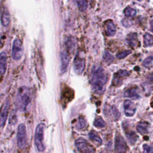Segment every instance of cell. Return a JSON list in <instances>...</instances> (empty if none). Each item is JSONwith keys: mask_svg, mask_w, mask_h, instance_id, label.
Segmentation results:
<instances>
[{"mask_svg": "<svg viewBox=\"0 0 153 153\" xmlns=\"http://www.w3.org/2000/svg\"><path fill=\"white\" fill-rule=\"evenodd\" d=\"M85 63L84 58L78 53L76 54L74 60V69L77 74L81 75L83 72L85 68Z\"/></svg>", "mask_w": 153, "mask_h": 153, "instance_id": "52a82bcc", "label": "cell"}, {"mask_svg": "<svg viewBox=\"0 0 153 153\" xmlns=\"http://www.w3.org/2000/svg\"><path fill=\"white\" fill-rule=\"evenodd\" d=\"M126 137L131 145L134 144L138 139V136L133 131H128L126 133Z\"/></svg>", "mask_w": 153, "mask_h": 153, "instance_id": "ffe728a7", "label": "cell"}, {"mask_svg": "<svg viewBox=\"0 0 153 153\" xmlns=\"http://www.w3.org/2000/svg\"><path fill=\"white\" fill-rule=\"evenodd\" d=\"M88 136L90 140L94 142L97 145H100L102 143V140L99 134L94 131H91L88 133Z\"/></svg>", "mask_w": 153, "mask_h": 153, "instance_id": "d6986e66", "label": "cell"}, {"mask_svg": "<svg viewBox=\"0 0 153 153\" xmlns=\"http://www.w3.org/2000/svg\"><path fill=\"white\" fill-rule=\"evenodd\" d=\"M123 106L124 109V113L126 116L131 117L135 114L136 108L135 105L131 101L129 100H125L123 103Z\"/></svg>", "mask_w": 153, "mask_h": 153, "instance_id": "7c38bea8", "label": "cell"}, {"mask_svg": "<svg viewBox=\"0 0 153 153\" xmlns=\"http://www.w3.org/2000/svg\"><path fill=\"white\" fill-rule=\"evenodd\" d=\"M23 53V46L22 41L19 38H15L13 42L11 56L15 60L21 59Z\"/></svg>", "mask_w": 153, "mask_h": 153, "instance_id": "5b68a950", "label": "cell"}, {"mask_svg": "<svg viewBox=\"0 0 153 153\" xmlns=\"http://www.w3.org/2000/svg\"><path fill=\"white\" fill-rule=\"evenodd\" d=\"M129 75V72L127 71L126 70H120L118 71L117 73H115L114 75L113 78V83L115 85H118L120 84V82H121V78H124V76H128Z\"/></svg>", "mask_w": 153, "mask_h": 153, "instance_id": "5bb4252c", "label": "cell"}, {"mask_svg": "<svg viewBox=\"0 0 153 153\" xmlns=\"http://www.w3.org/2000/svg\"><path fill=\"white\" fill-rule=\"evenodd\" d=\"M75 145L79 153L96 152L95 148L82 137L78 138L75 142Z\"/></svg>", "mask_w": 153, "mask_h": 153, "instance_id": "277c9868", "label": "cell"}, {"mask_svg": "<svg viewBox=\"0 0 153 153\" xmlns=\"http://www.w3.org/2000/svg\"><path fill=\"white\" fill-rule=\"evenodd\" d=\"M99 153H103V152H99Z\"/></svg>", "mask_w": 153, "mask_h": 153, "instance_id": "e575fe53", "label": "cell"}, {"mask_svg": "<svg viewBox=\"0 0 153 153\" xmlns=\"http://www.w3.org/2000/svg\"><path fill=\"white\" fill-rule=\"evenodd\" d=\"M93 124L96 127L100 128L105 127V126L106 125V123L102 118L98 117V118L95 119Z\"/></svg>", "mask_w": 153, "mask_h": 153, "instance_id": "cb8c5ba5", "label": "cell"}, {"mask_svg": "<svg viewBox=\"0 0 153 153\" xmlns=\"http://www.w3.org/2000/svg\"><path fill=\"white\" fill-rule=\"evenodd\" d=\"M153 61V56H149L147 58H146L142 63L143 66H144L145 67H147Z\"/></svg>", "mask_w": 153, "mask_h": 153, "instance_id": "4dcf8cb0", "label": "cell"}, {"mask_svg": "<svg viewBox=\"0 0 153 153\" xmlns=\"http://www.w3.org/2000/svg\"><path fill=\"white\" fill-rule=\"evenodd\" d=\"M143 153H153V148L148 144H144L142 146Z\"/></svg>", "mask_w": 153, "mask_h": 153, "instance_id": "f546056e", "label": "cell"}, {"mask_svg": "<svg viewBox=\"0 0 153 153\" xmlns=\"http://www.w3.org/2000/svg\"><path fill=\"white\" fill-rule=\"evenodd\" d=\"M148 79H149V81H151V82H153V73H152L151 74H150V75L148 76Z\"/></svg>", "mask_w": 153, "mask_h": 153, "instance_id": "d6a6232c", "label": "cell"}, {"mask_svg": "<svg viewBox=\"0 0 153 153\" xmlns=\"http://www.w3.org/2000/svg\"><path fill=\"white\" fill-rule=\"evenodd\" d=\"M107 80L108 76L103 69L99 66H94L90 76V82L93 90L97 93H102Z\"/></svg>", "mask_w": 153, "mask_h": 153, "instance_id": "6da1fadb", "label": "cell"}, {"mask_svg": "<svg viewBox=\"0 0 153 153\" xmlns=\"http://www.w3.org/2000/svg\"><path fill=\"white\" fill-rule=\"evenodd\" d=\"M60 71L62 73H64L66 71L69 60H70V56L69 53L63 50L60 51Z\"/></svg>", "mask_w": 153, "mask_h": 153, "instance_id": "8fae6325", "label": "cell"}, {"mask_svg": "<svg viewBox=\"0 0 153 153\" xmlns=\"http://www.w3.org/2000/svg\"><path fill=\"white\" fill-rule=\"evenodd\" d=\"M17 142L19 148H24L27 143L26 129L24 124L19 125L17 132Z\"/></svg>", "mask_w": 153, "mask_h": 153, "instance_id": "8992f818", "label": "cell"}, {"mask_svg": "<svg viewBox=\"0 0 153 153\" xmlns=\"http://www.w3.org/2000/svg\"><path fill=\"white\" fill-rule=\"evenodd\" d=\"M114 56L111 54H110V53L107 51H105L103 56V60L104 62H105L106 63H111L114 60Z\"/></svg>", "mask_w": 153, "mask_h": 153, "instance_id": "4316f807", "label": "cell"}, {"mask_svg": "<svg viewBox=\"0 0 153 153\" xmlns=\"http://www.w3.org/2000/svg\"><path fill=\"white\" fill-rule=\"evenodd\" d=\"M124 13L125 14V15L127 17H133L134 16L136 15V10L134 8H132L131 7H127L125 8Z\"/></svg>", "mask_w": 153, "mask_h": 153, "instance_id": "484cf974", "label": "cell"}, {"mask_svg": "<svg viewBox=\"0 0 153 153\" xmlns=\"http://www.w3.org/2000/svg\"><path fill=\"white\" fill-rule=\"evenodd\" d=\"M149 123L146 121H140L137 123L136 126L137 131L141 134L148 133Z\"/></svg>", "mask_w": 153, "mask_h": 153, "instance_id": "2e32d148", "label": "cell"}, {"mask_svg": "<svg viewBox=\"0 0 153 153\" xmlns=\"http://www.w3.org/2000/svg\"><path fill=\"white\" fill-rule=\"evenodd\" d=\"M105 27H106V33L109 36H112L115 34L116 29H115V26L111 20H108L106 22L105 24Z\"/></svg>", "mask_w": 153, "mask_h": 153, "instance_id": "ac0fdd59", "label": "cell"}, {"mask_svg": "<svg viewBox=\"0 0 153 153\" xmlns=\"http://www.w3.org/2000/svg\"><path fill=\"white\" fill-rule=\"evenodd\" d=\"M127 146L124 138L120 134H117L115 137V153H125Z\"/></svg>", "mask_w": 153, "mask_h": 153, "instance_id": "ba28073f", "label": "cell"}, {"mask_svg": "<svg viewBox=\"0 0 153 153\" xmlns=\"http://www.w3.org/2000/svg\"><path fill=\"white\" fill-rule=\"evenodd\" d=\"M126 41L128 45H130L131 47L136 46L139 43L137 39V34L136 33H130L128 34L126 37Z\"/></svg>", "mask_w": 153, "mask_h": 153, "instance_id": "9a60e30c", "label": "cell"}, {"mask_svg": "<svg viewBox=\"0 0 153 153\" xmlns=\"http://www.w3.org/2000/svg\"><path fill=\"white\" fill-rule=\"evenodd\" d=\"M150 24H151V30H152V31L153 32V19L151 21V23H150Z\"/></svg>", "mask_w": 153, "mask_h": 153, "instance_id": "836d02e7", "label": "cell"}, {"mask_svg": "<svg viewBox=\"0 0 153 153\" xmlns=\"http://www.w3.org/2000/svg\"><path fill=\"white\" fill-rule=\"evenodd\" d=\"M10 106V100H6L1 108V109H0V126L1 127H3L6 123Z\"/></svg>", "mask_w": 153, "mask_h": 153, "instance_id": "9c48e42d", "label": "cell"}, {"mask_svg": "<svg viewBox=\"0 0 153 153\" xmlns=\"http://www.w3.org/2000/svg\"><path fill=\"white\" fill-rule=\"evenodd\" d=\"M85 126H86V120H85L84 118L80 117L78 120V122L76 123V128L78 130H81L84 128L85 127Z\"/></svg>", "mask_w": 153, "mask_h": 153, "instance_id": "d4e9b609", "label": "cell"}, {"mask_svg": "<svg viewBox=\"0 0 153 153\" xmlns=\"http://www.w3.org/2000/svg\"><path fill=\"white\" fill-rule=\"evenodd\" d=\"M7 56L5 52L0 53V75H4L7 70Z\"/></svg>", "mask_w": 153, "mask_h": 153, "instance_id": "4fadbf2b", "label": "cell"}, {"mask_svg": "<svg viewBox=\"0 0 153 153\" xmlns=\"http://www.w3.org/2000/svg\"><path fill=\"white\" fill-rule=\"evenodd\" d=\"M124 95L126 97H129L133 99H138L140 97L139 94L136 91V89L134 88H131L127 90L124 92Z\"/></svg>", "mask_w": 153, "mask_h": 153, "instance_id": "e0dca14e", "label": "cell"}, {"mask_svg": "<svg viewBox=\"0 0 153 153\" xmlns=\"http://www.w3.org/2000/svg\"><path fill=\"white\" fill-rule=\"evenodd\" d=\"M122 23H123V25L125 26H130L129 23H130V21H129L128 20L126 19H124L122 20Z\"/></svg>", "mask_w": 153, "mask_h": 153, "instance_id": "1f68e13d", "label": "cell"}, {"mask_svg": "<svg viewBox=\"0 0 153 153\" xmlns=\"http://www.w3.org/2000/svg\"><path fill=\"white\" fill-rule=\"evenodd\" d=\"M111 111H112V115H113L115 120H117L120 117V112L118 111V109L116 108V107L115 106L112 105L111 107Z\"/></svg>", "mask_w": 153, "mask_h": 153, "instance_id": "83f0119b", "label": "cell"}, {"mask_svg": "<svg viewBox=\"0 0 153 153\" xmlns=\"http://www.w3.org/2000/svg\"><path fill=\"white\" fill-rule=\"evenodd\" d=\"M45 125L44 123H41L38 124L36 127L35 132L34 142L36 149L38 151L42 152L45 149V146L44 143V135Z\"/></svg>", "mask_w": 153, "mask_h": 153, "instance_id": "3957f363", "label": "cell"}, {"mask_svg": "<svg viewBox=\"0 0 153 153\" xmlns=\"http://www.w3.org/2000/svg\"><path fill=\"white\" fill-rule=\"evenodd\" d=\"M130 53H131L130 50H125L124 51H122V52H120V53H118V54H117L116 57L120 59H121L125 58L126 56H127Z\"/></svg>", "mask_w": 153, "mask_h": 153, "instance_id": "f1b7e54d", "label": "cell"}, {"mask_svg": "<svg viewBox=\"0 0 153 153\" xmlns=\"http://www.w3.org/2000/svg\"><path fill=\"white\" fill-rule=\"evenodd\" d=\"M30 89L26 86L20 87L17 93V103L20 108H25L31 101Z\"/></svg>", "mask_w": 153, "mask_h": 153, "instance_id": "7a4b0ae2", "label": "cell"}, {"mask_svg": "<svg viewBox=\"0 0 153 153\" xmlns=\"http://www.w3.org/2000/svg\"><path fill=\"white\" fill-rule=\"evenodd\" d=\"M77 7L79 11H83L86 10L87 8V2L85 0H79L76 1Z\"/></svg>", "mask_w": 153, "mask_h": 153, "instance_id": "603a6c76", "label": "cell"}, {"mask_svg": "<svg viewBox=\"0 0 153 153\" xmlns=\"http://www.w3.org/2000/svg\"><path fill=\"white\" fill-rule=\"evenodd\" d=\"M74 41L72 38H67L65 41V50L67 51L69 54L72 52L74 49Z\"/></svg>", "mask_w": 153, "mask_h": 153, "instance_id": "44dd1931", "label": "cell"}, {"mask_svg": "<svg viewBox=\"0 0 153 153\" xmlns=\"http://www.w3.org/2000/svg\"><path fill=\"white\" fill-rule=\"evenodd\" d=\"M0 19L2 25L7 27L10 22V15L8 8L4 5H1L0 7Z\"/></svg>", "mask_w": 153, "mask_h": 153, "instance_id": "30bf717a", "label": "cell"}, {"mask_svg": "<svg viewBox=\"0 0 153 153\" xmlns=\"http://www.w3.org/2000/svg\"><path fill=\"white\" fill-rule=\"evenodd\" d=\"M143 42L147 47L153 45V36L149 33H146L143 36Z\"/></svg>", "mask_w": 153, "mask_h": 153, "instance_id": "7402d4cb", "label": "cell"}]
</instances>
